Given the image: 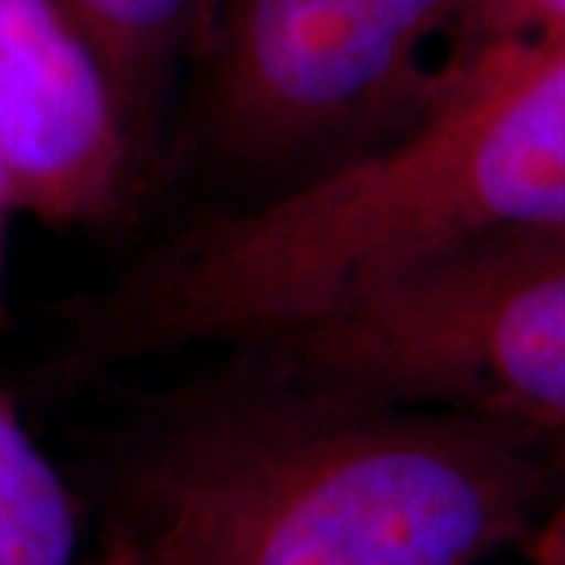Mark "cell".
Returning a JSON list of instances; mask_svg holds the SVG:
<instances>
[{"mask_svg": "<svg viewBox=\"0 0 565 565\" xmlns=\"http://www.w3.org/2000/svg\"><path fill=\"white\" fill-rule=\"evenodd\" d=\"M563 487L565 456L493 424L245 355L141 444L120 531L158 565H484Z\"/></svg>", "mask_w": 565, "mask_h": 565, "instance_id": "cell-1", "label": "cell"}, {"mask_svg": "<svg viewBox=\"0 0 565 565\" xmlns=\"http://www.w3.org/2000/svg\"><path fill=\"white\" fill-rule=\"evenodd\" d=\"M565 230V35L437 82L393 139L204 230L214 296L255 333L315 321L462 245Z\"/></svg>", "mask_w": 565, "mask_h": 565, "instance_id": "cell-2", "label": "cell"}, {"mask_svg": "<svg viewBox=\"0 0 565 565\" xmlns=\"http://www.w3.org/2000/svg\"><path fill=\"white\" fill-rule=\"evenodd\" d=\"M243 352L565 456V230L462 245Z\"/></svg>", "mask_w": 565, "mask_h": 565, "instance_id": "cell-3", "label": "cell"}, {"mask_svg": "<svg viewBox=\"0 0 565 565\" xmlns=\"http://www.w3.org/2000/svg\"><path fill=\"white\" fill-rule=\"evenodd\" d=\"M471 0H214L199 66L204 151L239 170L343 161L422 114Z\"/></svg>", "mask_w": 565, "mask_h": 565, "instance_id": "cell-4", "label": "cell"}, {"mask_svg": "<svg viewBox=\"0 0 565 565\" xmlns=\"http://www.w3.org/2000/svg\"><path fill=\"white\" fill-rule=\"evenodd\" d=\"M139 126L63 0H0V161L17 214L114 221L136 180Z\"/></svg>", "mask_w": 565, "mask_h": 565, "instance_id": "cell-5", "label": "cell"}, {"mask_svg": "<svg viewBox=\"0 0 565 565\" xmlns=\"http://www.w3.org/2000/svg\"><path fill=\"white\" fill-rule=\"evenodd\" d=\"M145 129L182 61L195 63L214 0H63Z\"/></svg>", "mask_w": 565, "mask_h": 565, "instance_id": "cell-6", "label": "cell"}, {"mask_svg": "<svg viewBox=\"0 0 565 565\" xmlns=\"http://www.w3.org/2000/svg\"><path fill=\"white\" fill-rule=\"evenodd\" d=\"M76 556L73 493L0 386V565H76Z\"/></svg>", "mask_w": 565, "mask_h": 565, "instance_id": "cell-7", "label": "cell"}, {"mask_svg": "<svg viewBox=\"0 0 565 565\" xmlns=\"http://www.w3.org/2000/svg\"><path fill=\"white\" fill-rule=\"evenodd\" d=\"M565 35V0H471L446 41L437 82L471 63Z\"/></svg>", "mask_w": 565, "mask_h": 565, "instance_id": "cell-8", "label": "cell"}, {"mask_svg": "<svg viewBox=\"0 0 565 565\" xmlns=\"http://www.w3.org/2000/svg\"><path fill=\"white\" fill-rule=\"evenodd\" d=\"M525 565H565V487L527 537Z\"/></svg>", "mask_w": 565, "mask_h": 565, "instance_id": "cell-9", "label": "cell"}, {"mask_svg": "<svg viewBox=\"0 0 565 565\" xmlns=\"http://www.w3.org/2000/svg\"><path fill=\"white\" fill-rule=\"evenodd\" d=\"M13 214H17L13 189H10L7 170H3V161H0V323L7 321V230H10Z\"/></svg>", "mask_w": 565, "mask_h": 565, "instance_id": "cell-10", "label": "cell"}, {"mask_svg": "<svg viewBox=\"0 0 565 565\" xmlns=\"http://www.w3.org/2000/svg\"><path fill=\"white\" fill-rule=\"evenodd\" d=\"M117 534H120L122 541V565H158L139 544H136V541H129L122 531H117Z\"/></svg>", "mask_w": 565, "mask_h": 565, "instance_id": "cell-11", "label": "cell"}, {"mask_svg": "<svg viewBox=\"0 0 565 565\" xmlns=\"http://www.w3.org/2000/svg\"><path fill=\"white\" fill-rule=\"evenodd\" d=\"M92 565H122V541H120V534H117V537H114L110 544L104 546V553Z\"/></svg>", "mask_w": 565, "mask_h": 565, "instance_id": "cell-12", "label": "cell"}]
</instances>
